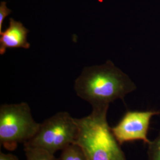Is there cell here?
I'll return each instance as SVG.
<instances>
[{"mask_svg":"<svg viewBox=\"0 0 160 160\" xmlns=\"http://www.w3.org/2000/svg\"><path fill=\"white\" fill-rule=\"evenodd\" d=\"M108 107L92 108L91 114L76 119L78 132L75 143L88 160H126L107 120Z\"/></svg>","mask_w":160,"mask_h":160,"instance_id":"cell-2","label":"cell"},{"mask_svg":"<svg viewBox=\"0 0 160 160\" xmlns=\"http://www.w3.org/2000/svg\"><path fill=\"white\" fill-rule=\"evenodd\" d=\"M59 160H88L82 149L77 143L71 145L62 151Z\"/></svg>","mask_w":160,"mask_h":160,"instance_id":"cell-7","label":"cell"},{"mask_svg":"<svg viewBox=\"0 0 160 160\" xmlns=\"http://www.w3.org/2000/svg\"><path fill=\"white\" fill-rule=\"evenodd\" d=\"M12 12V10L7 7V3L5 1L1 2L0 3V32L2 31V25H3L4 19Z\"/></svg>","mask_w":160,"mask_h":160,"instance_id":"cell-10","label":"cell"},{"mask_svg":"<svg viewBox=\"0 0 160 160\" xmlns=\"http://www.w3.org/2000/svg\"><path fill=\"white\" fill-rule=\"evenodd\" d=\"M0 160H18V159L14 155L12 154H5L2 152H1Z\"/></svg>","mask_w":160,"mask_h":160,"instance_id":"cell-11","label":"cell"},{"mask_svg":"<svg viewBox=\"0 0 160 160\" xmlns=\"http://www.w3.org/2000/svg\"><path fill=\"white\" fill-rule=\"evenodd\" d=\"M28 33L29 30L22 23L10 18L9 26L0 32V54L4 55L9 48L29 49L30 45L27 39Z\"/></svg>","mask_w":160,"mask_h":160,"instance_id":"cell-6","label":"cell"},{"mask_svg":"<svg viewBox=\"0 0 160 160\" xmlns=\"http://www.w3.org/2000/svg\"><path fill=\"white\" fill-rule=\"evenodd\" d=\"M160 113L155 111H129L116 126L111 128L120 145L137 140L148 144V131L151 118Z\"/></svg>","mask_w":160,"mask_h":160,"instance_id":"cell-5","label":"cell"},{"mask_svg":"<svg viewBox=\"0 0 160 160\" xmlns=\"http://www.w3.org/2000/svg\"><path fill=\"white\" fill-rule=\"evenodd\" d=\"M40 123L34 121L28 104H2L0 107V143L14 151L34 137Z\"/></svg>","mask_w":160,"mask_h":160,"instance_id":"cell-3","label":"cell"},{"mask_svg":"<svg viewBox=\"0 0 160 160\" xmlns=\"http://www.w3.org/2000/svg\"><path fill=\"white\" fill-rule=\"evenodd\" d=\"M78 126L75 118L65 112H58L43 123L24 147L42 149L55 154L76 142Z\"/></svg>","mask_w":160,"mask_h":160,"instance_id":"cell-4","label":"cell"},{"mask_svg":"<svg viewBox=\"0 0 160 160\" xmlns=\"http://www.w3.org/2000/svg\"><path fill=\"white\" fill-rule=\"evenodd\" d=\"M135 88L128 76L109 62L86 67L74 84L77 96L90 103L92 108H109L110 103L123 99Z\"/></svg>","mask_w":160,"mask_h":160,"instance_id":"cell-1","label":"cell"},{"mask_svg":"<svg viewBox=\"0 0 160 160\" xmlns=\"http://www.w3.org/2000/svg\"><path fill=\"white\" fill-rule=\"evenodd\" d=\"M148 160H160V131L157 137L148 144Z\"/></svg>","mask_w":160,"mask_h":160,"instance_id":"cell-9","label":"cell"},{"mask_svg":"<svg viewBox=\"0 0 160 160\" xmlns=\"http://www.w3.org/2000/svg\"><path fill=\"white\" fill-rule=\"evenodd\" d=\"M26 160H59L53 154L42 149L24 147Z\"/></svg>","mask_w":160,"mask_h":160,"instance_id":"cell-8","label":"cell"}]
</instances>
